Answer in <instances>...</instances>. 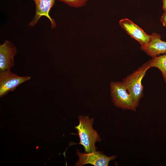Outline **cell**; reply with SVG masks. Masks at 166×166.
Wrapping results in <instances>:
<instances>
[{"label":"cell","mask_w":166,"mask_h":166,"mask_svg":"<svg viewBox=\"0 0 166 166\" xmlns=\"http://www.w3.org/2000/svg\"><path fill=\"white\" fill-rule=\"evenodd\" d=\"M79 124L75 126L80 138L77 143L83 146L85 152L89 153L96 151L97 142L101 141V138L97 132L93 127V118H89L88 116L78 117Z\"/></svg>","instance_id":"cell-1"},{"label":"cell","mask_w":166,"mask_h":166,"mask_svg":"<svg viewBox=\"0 0 166 166\" xmlns=\"http://www.w3.org/2000/svg\"><path fill=\"white\" fill-rule=\"evenodd\" d=\"M150 68V67L147 61L123 80L122 82L136 107L138 106L143 95L142 80L146 71Z\"/></svg>","instance_id":"cell-2"},{"label":"cell","mask_w":166,"mask_h":166,"mask_svg":"<svg viewBox=\"0 0 166 166\" xmlns=\"http://www.w3.org/2000/svg\"><path fill=\"white\" fill-rule=\"evenodd\" d=\"M110 86L111 96L115 106L123 109L136 110V107L123 82H112Z\"/></svg>","instance_id":"cell-3"},{"label":"cell","mask_w":166,"mask_h":166,"mask_svg":"<svg viewBox=\"0 0 166 166\" xmlns=\"http://www.w3.org/2000/svg\"><path fill=\"white\" fill-rule=\"evenodd\" d=\"M29 76H19L12 73L10 69L0 70V96L1 97L14 91L23 82L29 80Z\"/></svg>","instance_id":"cell-4"},{"label":"cell","mask_w":166,"mask_h":166,"mask_svg":"<svg viewBox=\"0 0 166 166\" xmlns=\"http://www.w3.org/2000/svg\"><path fill=\"white\" fill-rule=\"evenodd\" d=\"M77 154L79 157L78 161L75 164V165L77 166L87 164L95 166H107L110 161L117 157L116 156H107L103 152L96 150L89 153H82L77 150Z\"/></svg>","instance_id":"cell-5"},{"label":"cell","mask_w":166,"mask_h":166,"mask_svg":"<svg viewBox=\"0 0 166 166\" xmlns=\"http://www.w3.org/2000/svg\"><path fill=\"white\" fill-rule=\"evenodd\" d=\"M119 25L130 36L138 42L141 46L147 45L152 40L151 35L147 34L142 29L128 18L121 20Z\"/></svg>","instance_id":"cell-6"},{"label":"cell","mask_w":166,"mask_h":166,"mask_svg":"<svg viewBox=\"0 0 166 166\" xmlns=\"http://www.w3.org/2000/svg\"><path fill=\"white\" fill-rule=\"evenodd\" d=\"M17 53L16 47L10 41L6 40L0 45V70L4 71L10 69L14 65V57Z\"/></svg>","instance_id":"cell-7"},{"label":"cell","mask_w":166,"mask_h":166,"mask_svg":"<svg viewBox=\"0 0 166 166\" xmlns=\"http://www.w3.org/2000/svg\"><path fill=\"white\" fill-rule=\"evenodd\" d=\"M35 3L36 7L35 15L29 25L33 26L36 25L40 18L43 16L47 18L50 20L51 29L54 28L56 24L54 19H52L49 14V12L53 6L55 0H33Z\"/></svg>","instance_id":"cell-8"},{"label":"cell","mask_w":166,"mask_h":166,"mask_svg":"<svg viewBox=\"0 0 166 166\" xmlns=\"http://www.w3.org/2000/svg\"><path fill=\"white\" fill-rule=\"evenodd\" d=\"M152 39L147 45L141 46L142 50L152 57L161 54H166V42L161 40V37L158 34L153 33Z\"/></svg>","instance_id":"cell-9"},{"label":"cell","mask_w":166,"mask_h":166,"mask_svg":"<svg viewBox=\"0 0 166 166\" xmlns=\"http://www.w3.org/2000/svg\"><path fill=\"white\" fill-rule=\"evenodd\" d=\"M147 62L150 68L156 67L160 70L166 84V54L153 57Z\"/></svg>","instance_id":"cell-10"},{"label":"cell","mask_w":166,"mask_h":166,"mask_svg":"<svg viewBox=\"0 0 166 166\" xmlns=\"http://www.w3.org/2000/svg\"><path fill=\"white\" fill-rule=\"evenodd\" d=\"M69 6L79 8L84 6L89 0H58Z\"/></svg>","instance_id":"cell-11"},{"label":"cell","mask_w":166,"mask_h":166,"mask_svg":"<svg viewBox=\"0 0 166 166\" xmlns=\"http://www.w3.org/2000/svg\"><path fill=\"white\" fill-rule=\"evenodd\" d=\"M160 22L162 23L164 26L166 27V13L164 12L162 15Z\"/></svg>","instance_id":"cell-12"},{"label":"cell","mask_w":166,"mask_h":166,"mask_svg":"<svg viewBox=\"0 0 166 166\" xmlns=\"http://www.w3.org/2000/svg\"><path fill=\"white\" fill-rule=\"evenodd\" d=\"M163 2V9L166 13V0H162Z\"/></svg>","instance_id":"cell-13"}]
</instances>
